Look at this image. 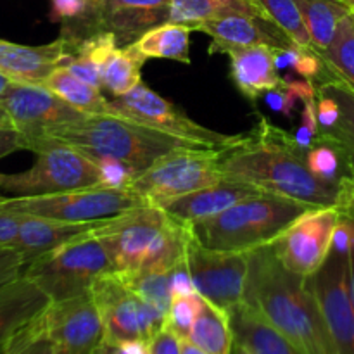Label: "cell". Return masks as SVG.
<instances>
[{
    "label": "cell",
    "instance_id": "cell-1",
    "mask_svg": "<svg viewBox=\"0 0 354 354\" xmlns=\"http://www.w3.org/2000/svg\"><path fill=\"white\" fill-rule=\"evenodd\" d=\"M220 169L225 180L311 207L337 204L339 185L315 176L306 165V152L292 135L265 118L239 144L221 152Z\"/></svg>",
    "mask_w": 354,
    "mask_h": 354
},
{
    "label": "cell",
    "instance_id": "cell-2",
    "mask_svg": "<svg viewBox=\"0 0 354 354\" xmlns=\"http://www.w3.org/2000/svg\"><path fill=\"white\" fill-rule=\"evenodd\" d=\"M245 303L306 354H337L308 279L289 272L272 244L251 251Z\"/></svg>",
    "mask_w": 354,
    "mask_h": 354
},
{
    "label": "cell",
    "instance_id": "cell-3",
    "mask_svg": "<svg viewBox=\"0 0 354 354\" xmlns=\"http://www.w3.org/2000/svg\"><path fill=\"white\" fill-rule=\"evenodd\" d=\"M37 140L66 144L92 159H118L131 166L137 175L175 149L199 145L114 114H88L75 123L54 128Z\"/></svg>",
    "mask_w": 354,
    "mask_h": 354
},
{
    "label": "cell",
    "instance_id": "cell-4",
    "mask_svg": "<svg viewBox=\"0 0 354 354\" xmlns=\"http://www.w3.org/2000/svg\"><path fill=\"white\" fill-rule=\"evenodd\" d=\"M308 209L313 207L272 194H259L234 204L209 220L190 225V228L206 248L251 252L272 244Z\"/></svg>",
    "mask_w": 354,
    "mask_h": 354
},
{
    "label": "cell",
    "instance_id": "cell-5",
    "mask_svg": "<svg viewBox=\"0 0 354 354\" xmlns=\"http://www.w3.org/2000/svg\"><path fill=\"white\" fill-rule=\"evenodd\" d=\"M116 272L99 235L86 234L69 241L26 265L23 275L37 283L50 301L90 294L100 277Z\"/></svg>",
    "mask_w": 354,
    "mask_h": 354
},
{
    "label": "cell",
    "instance_id": "cell-6",
    "mask_svg": "<svg viewBox=\"0 0 354 354\" xmlns=\"http://www.w3.org/2000/svg\"><path fill=\"white\" fill-rule=\"evenodd\" d=\"M24 151L37 154L31 168L9 175L0 173V189L12 196H48L102 185L97 162L75 147L37 140L28 142Z\"/></svg>",
    "mask_w": 354,
    "mask_h": 354
},
{
    "label": "cell",
    "instance_id": "cell-7",
    "mask_svg": "<svg viewBox=\"0 0 354 354\" xmlns=\"http://www.w3.org/2000/svg\"><path fill=\"white\" fill-rule=\"evenodd\" d=\"M223 151L203 145L175 149L138 173L128 190L156 206L162 201L214 185L223 180L220 169Z\"/></svg>",
    "mask_w": 354,
    "mask_h": 354
},
{
    "label": "cell",
    "instance_id": "cell-8",
    "mask_svg": "<svg viewBox=\"0 0 354 354\" xmlns=\"http://www.w3.org/2000/svg\"><path fill=\"white\" fill-rule=\"evenodd\" d=\"M140 204L147 203L131 190L111 189L106 185L48 194V196L0 197V209L50 218V220L71 221V223L106 220Z\"/></svg>",
    "mask_w": 354,
    "mask_h": 354
},
{
    "label": "cell",
    "instance_id": "cell-9",
    "mask_svg": "<svg viewBox=\"0 0 354 354\" xmlns=\"http://www.w3.org/2000/svg\"><path fill=\"white\" fill-rule=\"evenodd\" d=\"M104 325V342L120 346L128 341L151 342L165 328L166 317L121 280L116 272L100 277L90 290Z\"/></svg>",
    "mask_w": 354,
    "mask_h": 354
},
{
    "label": "cell",
    "instance_id": "cell-10",
    "mask_svg": "<svg viewBox=\"0 0 354 354\" xmlns=\"http://www.w3.org/2000/svg\"><path fill=\"white\" fill-rule=\"evenodd\" d=\"M109 114L127 118L135 123L194 142L213 149H228L239 144L242 135H225L211 128L203 127L190 120L178 106L149 88L145 83H138L124 95L109 100Z\"/></svg>",
    "mask_w": 354,
    "mask_h": 354
},
{
    "label": "cell",
    "instance_id": "cell-11",
    "mask_svg": "<svg viewBox=\"0 0 354 354\" xmlns=\"http://www.w3.org/2000/svg\"><path fill=\"white\" fill-rule=\"evenodd\" d=\"M185 261L196 290L204 299L225 313L244 303L251 252L206 248L190 228Z\"/></svg>",
    "mask_w": 354,
    "mask_h": 354
},
{
    "label": "cell",
    "instance_id": "cell-12",
    "mask_svg": "<svg viewBox=\"0 0 354 354\" xmlns=\"http://www.w3.org/2000/svg\"><path fill=\"white\" fill-rule=\"evenodd\" d=\"M168 21L169 0H102L78 19L62 23L61 35L69 40H80L107 31L114 35L118 47H127Z\"/></svg>",
    "mask_w": 354,
    "mask_h": 354
},
{
    "label": "cell",
    "instance_id": "cell-13",
    "mask_svg": "<svg viewBox=\"0 0 354 354\" xmlns=\"http://www.w3.org/2000/svg\"><path fill=\"white\" fill-rule=\"evenodd\" d=\"M339 220L337 207L308 209L272 242L277 258L289 272L304 279L311 277L330 254Z\"/></svg>",
    "mask_w": 354,
    "mask_h": 354
},
{
    "label": "cell",
    "instance_id": "cell-14",
    "mask_svg": "<svg viewBox=\"0 0 354 354\" xmlns=\"http://www.w3.org/2000/svg\"><path fill=\"white\" fill-rule=\"evenodd\" d=\"M337 354H354V301L348 252L332 249L317 273L308 277Z\"/></svg>",
    "mask_w": 354,
    "mask_h": 354
},
{
    "label": "cell",
    "instance_id": "cell-15",
    "mask_svg": "<svg viewBox=\"0 0 354 354\" xmlns=\"http://www.w3.org/2000/svg\"><path fill=\"white\" fill-rule=\"evenodd\" d=\"M0 107L9 116L10 127L23 137V145L45 137L54 128L88 116L45 86L28 83L10 82L0 99Z\"/></svg>",
    "mask_w": 354,
    "mask_h": 354
},
{
    "label": "cell",
    "instance_id": "cell-16",
    "mask_svg": "<svg viewBox=\"0 0 354 354\" xmlns=\"http://www.w3.org/2000/svg\"><path fill=\"white\" fill-rule=\"evenodd\" d=\"M168 214L152 204H140L104 220L93 234L102 239L116 272H135Z\"/></svg>",
    "mask_w": 354,
    "mask_h": 354
},
{
    "label": "cell",
    "instance_id": "cell-17",
    "mask_svg": "<svg viewBox=\"0 0 354 354\" xmlns=\"http://www.w3.org/2000/svg\"><path fill=\"white\" fill-rule=\"evenodd\" d=\"M44 320L59 354H99L104 346V325L90 294L52 301Z\"/></svg>",
    "mask_w": 354,
    "mask_h": 354
},
{
    "label": "cell",
    "instance_id": "cell-18",
    "mask_svg": "<svg viewBox=\"0 0 354 354\" xmlns=\"http://www.w3.org/2000/svg\"><path fill=\"white\" fill-rule=\"evenodd\" d=\"M196 31L211 37L209 52L214 54L221 47H254L266 45L277 50L299 47L286 31L273 21L251 14H228L197 24Z\"/></svg>",
    "mask_w": 354,
    "mask_h": 354
},
{
    "label": "cell",
    "instance_id": "cell-19",
    "mask_svg": "<svg viewBox=\"0 0 354 354\" xmlns=\"http://www.w3.org/2000/svg\"><path fill=\"white\" fill-rule=\"evenodd\" d=\"M68 59V44L61 35L45 45H21L0 38V75L14 83L41 85Z\"/></svg>",
    "mask_w": 354,
    "mask_h": 354
},
{
    "label": "cell",
    "instance_id": "cell-20",
    "mask_svg": "<svg viewBox=\"0 0 354 354\" xmlns=\"http://www.w3.org/2000/svg\"><path fill=\"white\" fill-rule=\"evenodd\" d=\"M259 194L265 192L251 185H245V183L230 182V180L223 178L214 185L204 187V189L185 194V196L162 201L156 206L161 207L168 216L175 218L182 223L194 225L209 220V218L227 211L234 204L249 199V197L259 196Z\"/></svg>",
    "mask_w": 354,
    "mask_h": 354
},
{
    "label": "cell",
    "instance_id": "cell-21",
    "mask_svg": "<svg viewBox=\"0 0 354 354\" xmlns=\"http://www.w3.org/2000/svg\"><path fill=\"white\" fill-rule=\"evenodd\" d=\"M214 54L228 55L232 82L245 99L254 104L263 93L280 86L283 80L277 66V48L266 45L221 47Z\"/></svg>",
    "mask_w": 354,
    "mask_h": 354
},
{
    "label": "cell",
    "instance_id": "cell-22",
    "mask_svg": "<svg viewBox=\"0 0 354 354\" xmlns=\"http://www.w3.org/2000/svg\"><path fill=\"white\" fill-rule=\"evenodd\" d=\"M102 223L104 220L71 223V221L50 220V218L21 213L19 235H17V241L12 249H16L23 256L24 263L30 265L41 254L66 244V242L75 241L82 235L92 234Z\"/></svg>",
    "mask_w": 354,
    "mask_h": 354
},
{
    "label": "cell",
    "instance_id": "cell-23",
    "mask_svg": "<svg viewBox=\"0 0 354 354\" xmlns=\"http://www.w3.org/2000/svg\"><path fill=\"white\" fill-rule=\"evenodd\" d=\"M50 303V297L24 275L0 286V354L14 335L40 317Z\"/></svg>",
    "mask_w": 354,
    "mask_h": 354
},
{
    "label": "cell",
    "instance_id": "cell-24",
    "mask_svg": "<svg viewBox=\"0 0 354 354\" xmlns=\"http://www.w3.org/2000/svg\"><path fill=\"white\" fill-rule=\"evenodd\" d=\"M318 93L332 97L339 106V120L334 127L320 128L317 140L334 145L342 154L349 175H354V88L344 78L332 71L325 62V69L315 80Z\"/></svg>",
    "mask_w": 354,
    "mask_h": 354
},
{
    "label": "cell",
    "instance_id": "cell-25",
    "mask_svg": "<svg viewBox=\"0 0 354 354\" xmlns=\"http://www.w3.org/2000/svg\"><path fill=\"white\" fill-rule=\"evenodd\" d=\"M228 317L234 341L252 354H306L245 301Z\"/></svg>",
    "mask_w": 354,
    "mask_h": 354
},
{
    "label": "cell",
    "instance_id": "cell-26",
    "mask_svg": "<svg viewBox=\"0 0 354 354\" xmlns=\"http://www.w3.org/2000/svg\"><path fill=\"white\" fill-rule=\"evenodd\" d=\"M189 24L165 23L152 28L130 45L138 55L147 59H171V61L190 64V33Z\"/></svg>",
    "mask_w": 354,
    "mask_h": 354
},
{
    "label": "cell",
    "instance_id": "cell-27",
    "mask_svg": "<svg viewBox=\"0 0 354 354\" xmlns=\"http://www.w3.org/2000/svg\"><path fill=\"white\" fill-rule=\"evenodd\" d=\"M189 239L190 225L168 216L165 227L149 245L138 270L152 273H169L180 263L185 261Z\"/></svg>",
    "mask_w": 354,
    "mask_h": 354
},
{
    "label": "cell",
    "instance_id": "cell-28",
    "mask_svg": "<svg viewBox=\"0 0 354 354\" xmlns=\"http://www.w3.org/2000/svg\"><path fill=\"white\" fill-rule=\"evenodd\" d=\"M41 86L50 90L62 100L71 104L75 109L85 114H109V100L102 95V90L88 85L78 76L73 75L66 66L55 68Z\"/></svg>",
    "mask_w": 354,
    "mask_h": 354
},
{
    "label": "cell",
    "instance_id": "cell-29",
    "mask_svg": "<svg viewBox=\"0 0 354 354\" xmlns=\"http://www.w3.org/2000/svg\"><path fill=\"white\" fill-rule=\"evenodd\" d=\"M189 341L207 354H232L234 334L228 313L203 297V306L194 322Z\"/></svg>",
    "mask_w": 354,
    "mask_h": 354
},
{
    "label": "cell",
    "instance_id": "cell-30",
    "mask_svg": "<svg viewBox=\"0 0 354 354\" xmlns=\"http://www.w3.org/2000/svg\"><path fill=\"white\" fill-rule=\"evenodd\" d=\"M296 3L310 31L313 47L318 52L327 50L337 35L339 24L351 10L339 0H296Z\"/></svg>",
    "mask_w": 354,
    "mask_h": 354
},
{
    "label": "cell",
    "instance_id": "cell-31",
    "mask_svg": "<svg viewBox=\"0 0 354 354\" xmlns=\"http://www.w3.org/2000/svg\"><path fill=\"white\" fill-rule=\"evenodd\" d=\"M228 14L263 16L251 0H169V23L189 24L194 30L204 21Z\"/></svg>",
    "mask_w": 354,
    "mask_h": 354
},
{
    "label": "cell",
    "instance_id": "cell-32",
    "mask_svg": "<svg viewBox=\"0 0 354 354\" xmlns=\"http://www.w3.org/2000/svg\"><path fill=\"white\" fill-rule=\"evenodd\" d=\"M145 59L138 55L130 45L118 47L100 68L102 92L113 99L124 95L142 82V66Z\"/></svg>",
    "mask_w": 354,
    "mask_h": 354
},
{
    "label": "cell",
    "instance_id": "cell-33",
    "mask_svg": "<svg viewBox=\"0 0 354 354\" xmlns=\"http://www.w3.org/2000/svg\"><path fill=\"white\" fill-rule=\"evenodd\" d=\"M124 283L131 290L138 294L145 303L154 306L168 317V311L173 303L171 292V272L169 273H152L135 270V272H116Z\"/></svg>",
    "mask_w": 354,
    "mask_h": 354
},
{
    "label": "cell",
    "instance_id": "cell-34",
    "mask_svg": "<svg viewBox=\"0 0 354 354\" xmlns=\"http://www.w3.org/2000/svg\"><path fill=\"white\" fill-rule=\"evenodd\" d=\"M251 2L266 19L282 28L299 47L315 48L296 0H251Z\"/></svg>",
    "mask_w": 354,
    "mask_h": 354
},
{
    "label": "cell",
    "instance_id": "cell-35",
    "mask_svg": "<svg viewBox=\"0 0 354 354\" xmlns=\"http://www.w3.org/2000/svg\"><path fill=\"white\" fill-rule=\"evenodd\" d=\"M332 71L354 88V12H349L339 24L337 35L327 50L320 52Z\"/></svg>",
    "mask_w": 354,
    "mask_h": 354
},
{
    "label": "cell",
    "instance_id": "cell-36",
    "mask_svg": "<svg viewBox=\"0 0 354 354\" xmlns=\"http://www.w3.org/2000/svg\"><path fill=\"white\" fill-rule=\"evenodd\" d=\"M306 165L315 176L335 185L349 175L341 152L325 140H317V144L306 152Z\"/></svg>",
    "mask_w": 354,
    "mask_h": 354
},
{
    "label": "cell",
    "instance_id": "cell-37",
    "mask_svg": "<svg viewBox=\"0 0 354 354\" xmlns=\"http://www.w3.org/2000/svg\"><path fill=\"white\" fill-rule=\"evenodd\" d=\"M3 354H59L45 325L44 313L14 335Z\"/></svg>",
    "mask_w": 354,
    "mask_h": 354
},
{
    "label": "cell",
    "instance_id": "cell-38",
    "mask_svg": "<svg viewBox=\"0 0 354 354\" xmlns=\"http://www.w3.org/2000/svg\"><path fill=\"white\" fill-rule=\"evenodd\" d=\"M201 306H203V296L199 292L192 294V296L175 297L168 311V317H166L165 327H168L180 339H189Z\"/></svg>",
    "mask_w": 354,
    "mask_h": 354
},
{
    "label": "cell",
    "instance_id": "cell-39",
    "mask_svg": "<svg viewBox=\"0 0 354 354\" xmlns=\"http://www.w3.org/2000/svg\"><path fill=\"white\" fill-rule=\"evenodd\" d=\"M93 161L99 166L102 185L111 187V189H128L135 176H137L131 166H128L123 161H118V159L99 158L93 159Z\"/></svg>",
    "mask_w": 354,
    "mask_h": 354
},
{
    "label": "cell",
    "instance_id": "cell-40",
    "mask_svg": "<svg viewBox=\"0 0 354 354\" xmlns=\"http://www.w3.org/2000/svg\"><path fill=\"white\" fill-rule=\"evenodd\" d=\"M66 68L73 73L75 76H78L80 80H83L88 85L95 86V88L102 90V76H100V68L97 64H93L90 59L82 57V55H69V59L66 61Z\"/></svg>",
    "mask_w": 354,
    "mask_h": 354
},
{
    "label": "cell",
    "instance_id": "cell-41",
    "mask_svg": "<svg viewBox=\"0 0 354 354\" xmlns=\"http://www.w3.org/2000/svg\"><path fill=\"white\" fill-rule=\"evenodd\" d=\"M26 263L16 249L0 248V286L23 275Z\"/></svg>",
    "mask_w": 354,
    "mask_h": 354
},
{
    "label": "cell",
    "instance_id": "cell-42",
    "mask_svg": "<svg viewBox=\"0 0 354 354\" xmlns=\"http://www.w3.org/2000/svg\"><path fill=\"white\" fill-rule=\"evenodd\" d=\"M21 228V213L0 209V248L12 249Z\"/></svg>",
    "mask_w": 354,
    "mask_h": 354
},
{
    "label": "cell",
    "instance_id": "cell-43",
    "mask_svg": "<svg viewBox=\"0 0 354 354\" xmlns=\"http://www.w3.org/2000/svg\"><path fill=\"white\" fill-rule=\"evenodd\" d=\"M88 10L85 0H52L50 19L66 23L82 17Z\"/></svg>",
    "mask_w": 354,
    "mask_h": 354
},
{
    "label": "cell",
    "instance_id": "cell-44",
    "mask_svg": "<svg viewBox=\"0 0 354 354\" xmlns=\"http://www.w3.org/2000/svg\"><path fill=\"white\" fill-rule=\"evenodd\" d=\"M171 292L173 299L182 296H192V294L197 292L187 261H182L175 270H171Z\"/></svg>",
    "mask_w": 354,
    "mask_h": 354
},
{
    "label": "cell",
    "instance_id": "cell-45",
    "mask_svg": "<svg viewBox=\"0 0 354 354\" xmlns=\"http://www.w3.org/2000/svg\"><path fill=\"white\" fill-rule=\"evenodd\" d=\"M151 354H182V346H180V337L173 334L168 327L159 330L149 342Z\"/></svg>",
    "mask_w": 354,
    "mask_h": 354
},
{
    "label": "cell",
    "instance_id": "cell-46",
    "mask_svg": "<svg viewBox=\"0 0 354 354\" xmlns=\"http://www.w3.org/2000/svg\"><path fill=\"white\" fill-rule=\"evenodd\" d=\"M317 116L320 128L334 127L339 120V106L332 97L317 92Z\"/></svg>",
    "mask_w": 354,
    "mask_h": 354
},
{
    "label": "cell",
    "instance_id": "cell-47",
    "mask_svg": "<svg viewBox=\"0 0 354 354\" xmlns=\"http://www.w3.org/2000/svg\"><path fill=\"white\" fill-rule=\"evenodd\" d=\"M341 214L354 216V175H348L339 183V197L335 204Z\"/></svg>",
    "mask_w": 354,
    "mask_h": 354
},
{
    "label": "cell",
    "instance_id": "cell-48",
    "mask_svg": "<svg viewBox=\"0 0 354 354\" xmlns=\"http://www.w3.org/2000/svg\"><path fill=\"white\" fill-rule=\"evenodd\" d=\"M17 151H24L23 137L14 128H0V159Z\"/></svg>",
    "mask_w": 354,
    "mask_h": 354
},
{
    "label": "cell",
    "instance_id": "cell-49",
    "mask_svg": "<svg viewBox=\"0 0 354 354\" xmlns=\"http://www.w3.org/2000/svg\"><path fill=\"white\" fill-rule=\"evenodd\" d=\"M111 349L114 354H151L149 342L144 341H128L120 346H111Z\"/></svg>",
    "mask_w": 354,
    "mask_h": 354
},
{
    "label": "cell",
    "instance_id": "cell-50",
    "mask_svg": "<svg viewBox=\"0 0 354 354\" xmlns=\"http://www.w3.org/2000/svg\"><path fill=\"white\" fill-rule=\"evenodd\" d=\"M180 346H182V354H207L203 349L197 348L196 344H192L189 339H180Z\"/></svg>",
    "mask_w": 354,
    "mask_h": 354
},
{
    "label": "cell",
    "instance_id": "cell-51",
    "mask_svg": "<svg viewBox=\"0 0 354 354\" xmlns=\"http://www.w3.org/2000/svg\"><path fill=\"white\" fill-rule=\"evenodd\" d=\"M348 258H349V283H351V294H353V301H354V237L351 242V248H349Z\"/></svg>",
    "mask_w": 354,
    "mask_h": 354
},
{
    "label": "cell",
    "instance_id": "cell-52",
    "mask_svg": "<svg viewBox=\"0 0 354 354\" xmlns=\"http://www.w3.org/2000/svg\"><path fill=\"white\" fill-rule=\"evenodd\" d=\"M0 128H12L10 127V121H9V116L6 114V111L0 107Z\"/></svg>",
    "mask_w": 354,
    "mask_h": 354
},
{
    "label": "cell",
    "instance_id": "cell-53",
    "mask_svg": "<svg viewBox=\"0 0 354 354\" xmlns=\"http://www.w3.org/2000/svg\"><path fill=\"white\" fill-rule=\"evenodd\" d=\"M10 85V80H7L6 76H2L0 75V99H2V95H3V92H6L7 90V86Z\"/></svg>",
    "mask_w": 354,
    "mask_h": 354
},
{
    "label": "cell",
    "instance_id": "cell-54",
    "mask_svg": "<svg viewBox=\"0 0 354 354\" xmlns=\"http://www.w3.org/2000/svg\"><path fill=\"white\" fill-rule=\"evenodd\" d=\"M232 354H252V353L249 351V349H245L244 346L237 344V342L234 341V351H232Z\"/></svg>",
    "mask_w": 354,
    "mask_h": 354
},
{
    "label": "cell",
    "instance_id": "cell-55",
    "mask_svg": "<svg viewBox=\"0 0 354 354\" xmlns=\"http://www.w3.org/2000/svg\"><path fill=\"white\" fill-rule=\"evenodd\" d=\"M85 2L86 6H88V10H93L100 2H102V0H85ZM88 10H86V12H88Z\"/></svg>",
    "mask_w": 354,
    "mask_h": 354
},
{
    "label": "cell",
    "instance_id": "cell-56",
    "mask_svg": "<svg viewBox=\"0 0 354 354\" xmlns=\"http://www.w3.org/2000/svg\"><path fill=\"white\" fill-rule=\"evenodd\" d=\"M339 2H341L342 6L348 7V9L351 10V12H354V0H339Z\"/></svg>",
    "mask_w": 354,
    "mask_h": 354
},
{
    "label": "cell",
    "instance_id": "cell-57",
    "mask_svg": "<svg viewBox=\"0 0 354 354\" xmlns=\"http://www.w3.org/2000/svg\"><path fill=\"white\" fill-rule=\"evenodd\" d=\"M99 354H114V353H113V349H111V346H107L106 342H104V346H102V348H100Z\"/></svg>",
    "mask_w": 354,
    "mask_h": 354
},
{
    "label": "cell",
    "instance_id": "cell-58",
    "mask_svg": "<svg viewBox=\"0 0 354 354\" xmlns=\"http://www.w3.org/2000/svg\"><path fill=\"white\" fill-rule=\"evenodd\" d=\"M346 216H349V214H346ZM351 218H354V216H351Z\"/></svg>",
    "mask_w": 354,
    "mask_h": 354
}]
</instances>
